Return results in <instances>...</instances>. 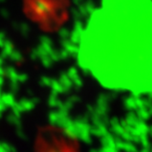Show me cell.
Instances as JSON below:
<instances>
[{"mask_svg":"<svg viewBox=\"0 0 152 152\" xmlns=\"http://www.w3.org/2000/svg\"><path fill=\"white\" fill-rule=\"evenodd\" d=\"M82 67L108 88H152V0H101L79 38Z\"/></svg>","mask_w":152,"mask_h":152,"instance_id":"obj_1","label":"cell"}]
</instances>
